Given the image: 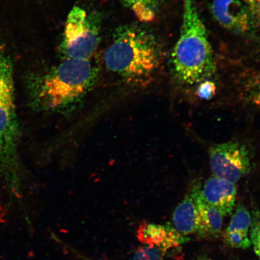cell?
I'll return each mask as SVG.
<instances>
[{"instance_id":"1","label":"cell","mask_w":260,"mask_h":260,"mask_svg":"<svg viewBox=\"0 0 260 260\" xmlns=\"http://www.w3.org/2000/svg\"><path fill=\"white\" fill-rule=\"evenodd\" d=\"M161 48L152 32L138 24L117 28L104 55L107 69L129 86H147L161 63Z\"/></svg>"},{"instance_id":"2","label":"cell","mask_w":260,"mask_h":260,"mask_svg":"<svg viewBox=\"0 0 260 260\" xmlns=\"http://www.w3.org/2000/svg\"><path fill=\"white\" fill-rule=\"evenodd\" d=\"M98 71L90 60L67 58L30 87L31 105L40 111L59 112L82 101L96 81Z\"/></svg>"},{"instance_id":"3","label":"cell","mask_w":260,"mask_h":260,"mask_svg":"<svg viewBox=\"0 0 260 260\" xmlns=\"http://www.w3.org/2000/svg\"><path fill=\"white\" fill-rule=\"evenodd\" d=\"M183 2L180 36L171 55L172 73L183 85L202 82L216 70L209 35L194 0Z\"/></svg>"},{"instance_id":"4","label":"cell","mask_w":260,"mask_h":260,"mask_svg":"<svg viewBox=\"0 0 260 260\" xmlns=\"http://www.w3.org/2000/svg\"><path fill=\"white\" fill-rule=\"evenodd\" d=\"M19 136L13 64L9 55L0 48V174L15 194L21 186Z\"/></svg>"},{"instance_id":"5","label":"cell","mask_w":260,"mask_h":260,"mask_svg":"<svg viewBox=\"0 0 260 260\" xmlns=\"http://www.w3.org/2000/svg\"><path fill=\"white\" fill-rule=\"evenodd\" d=\"M100 41V25L96 16L74 6L68 15L61 51L64 59L90 60Z\"/></svg>"},{"instance_id":"6","label":"cell","mask_w":260,"mask_h":260,"mask_svg":"<svg viewBox=\"0 0 260 260\" xmlns=\"http://www.w3.org/2000/svg\"><path fill=\"white\" fill-rule=\"evenodd\" d=\"M210 167L213 176L236 183L251 170L248 149L238 142L211 146Z\"/></svg>"},{"instance_id":"7","label":"cell","mask_w":260,"mask_h":260,"mask_svg":"<svg viewBox=\"0 0 260 260\" xmlns=\"http://www.w3.org/2000/svg\"><path fill=\"white\" fill-rule=\"evenodd\" d=\"M211 11L222 27L237 34H245L255 23L243 0H213Z\"/></svg>"},{"instance_id":"8","label":"cell","mask_w":260,"mask_h":260,"mask_svg":"<svg viewBox=\"0 0 260 260\" xmlns=\"http://www.w3.org/2000/svg\"><path fill=\"white\" fill-rule=\"evenodd\" d=\"M194 188L201 199L216 208L223 217L233 213L237 193L235 183L213 175L203 186L198 185Z\"/></svg>"},{"instance_id":"9","label":"cell","mask_w":260,"mask_h":260,"mask_svg":"<svg viewBox=\"0 0 260 260\" xmlns=\"http://www.w3.org/2000/svg\"><path fill=\"white\" fill-rule=\"evenodd\" d=\"M137 237L139 241L145 245L158 246L167 252L188 240L186 237L178 233L170 223L158 225L142 222L137 231Z\"/></svg>"},{"instance_id":"10","label":"cell","mask_w":260,"mask_h":260,"mask_svg":"<svg viewBox=\"0 0 260 260\" xmlns=\"http://www.w3.org/2000/svg\"><path fill=\"white\" fill-rule=\"evenodd\" d=\"M172 226L181 236L198 235L201 221L197 205L191 193L185 196L175 209L172 216Z\"/></svg>"},{"instance_id":"11","label":"cell","mask_w":260,"mask_h":260,"mask_svg":"<svg viewBox=\"0 0 260 260\" xmlns=\"http://www.w3.org/2000/svg\"><path fill=\"white\" fill-rule=\"evenodd\" d=\"M197 205L200 217L201 226L198 235L201 237L216 236L222 229L223 216L219 211L205 203L194 187L190 192Z\"/></svg>"},{"instance_id":"12","label":"cell","mask_w":260,"mask_h":260,"mask_svg":"<svg viewBox=\"0 0 260 260\" xmlns=\"http://www.w3.org/2000/svg\"><path fill=\"white\" fill-rule=\"evenodd\" d=\"M140 21L149 22L153 21L157 15L160 0H120Z\"/></svg>"},{"instance_id":"13","label":"cell","mask_w":260,"mask_h":260,"mask_svg":"<svg viewBox=\"0 0 260 260\" xmlns=\"http://www.w3.org/2000/svg\"><path fill=\"white\" fill-rule=\"evenodd\" d=\"M251 223L252 216L249 211L243 205L239 204L235 212L233 214L225 233L237 232L248 234L251 229Z\"/></svg>"},{"instance_id":"14","label":"cell","mask_w":260,"mask_h":260,"mask_svg":"<svg viewBox=\"0 0 260 260\" xmlns=\"http://www.w3.org/2000/svg\"><path fill=\"white\" fill-rule=\"evenodd\" d=\"M167 252L160 247L145 245L136 250L133 260H164Z\"/></svg>"},{"instance_id":"15","label":"cell","mask_w":260,"mask_h":260,"mask_svg":"<svg viewBox=\"0 0 260 260\" xmlns=\"http://www.w3.org/2000/svg\"><path fill=\"white\" fill-rule=\"evenodd\" d=\"M224 241L233 248L246 249L251 245L248 234L242 233H224Z\"/></svg>"},{"instance_id":"16","label":"cell","mask_w":260,"mask_h":260,"mask_svg":"<svg viewBox=\"0 0 260 260\" xmlns=\"http://www.w3.org/2000/svg\"><path fill=\"white\" fill-rule=\"evenodd\" d=\"M251 242L253 250L260 260V211L254 210L252 212L251 226Z\"/></svg>"},{"instance_id":"17","label":"cell","mask_w":260,"mask_h":260,"mask_svg":"<svg viewBox=\"0 0 260 260\" xmlns=\"http://www.w3.org/2000/svg\"><path fill=\"white\" fill-rule=\"evenodd\" d=\"M216 87L213 81L204 80L200 83L197 89L198 96L200 99L209 100L214 96L215 94Z\"/></svg>"},{"instance_id":"18","label":"cell","mask_w":260,"mask_h":260,"mask_svg":"<svg viewBox=\"0 0 260 260\" xmlns=\"http://www.w3.org/2000/svg\"><path fill=\"white\" fill-rule=\"evenodd\" d=\"M248 8L254 22L260 25V0H243Z\"/></svg>"},{"instance_id":"19","label":"cell","mask_w":260,"mask_h":260,"mask_svg":"<svg viewBox=\"0 0 260 260\" xmlns=\"http://www.w3.org/2000/svg\"><path fill=\"white\" fill-rule=\"evenodd\" d=\"M252 102L260 108V83L256 86L255 89L253 91L251 95Z\"/></svg>"},{"instance_id":"20","label":"cell","mask_w":260,"mask_h":260,"mask_svg":"<svg viewBox=\"0 0 260 260\" xmlns=\"http://www.w3.org/2000/svg\"><path fill=\"white\" fill-rule=\"evenodd\" d=\"M198 260H211V259H208V258H201V259H199Z\"/></svg>"},{"instance_id":"21","label":"cell","mask_w":260,"mask_h":260,"mask_svg":"<svg viewBox=\"0 0 260 260\" xmlns=\"http://www.w3.org/2000/svg\"><path fill=\"white\" fill-rule=\"evenodd\" d=\"M85 259H86V260H90V259H87V258H85Z\"/></svg>"}]
</instances>
